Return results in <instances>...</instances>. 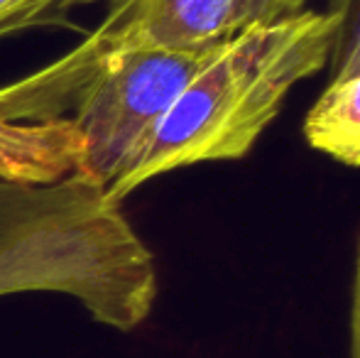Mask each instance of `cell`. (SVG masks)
<instances>
[{
    "instance_id": "cell-5",
    "label": "cell",
    "mask_w": 360,
    "mask_h": 358,
    "mask_svg": "<svg viewBox=\"0 0 360 358\" xmlns=\"http://www.w3.org/2000/svg\"><path fill=\"white\" fill-rule=\"evenodd\" d=\"M105 0H0V39L44 25H67L76 8Z\"/></svg>"
},
{
    "instance_id": "cell-8",
    "label": "cell",
    "mask_w": 360,
    "mask_h": 358,
    "mask_svg": "<svg viewBox=\"0 0 360 358\" xmlns=\"http://www.w3.org/2000/svg\"><path fill=\"white\" fill-rule=\"evenodd\" d=\"M307 0H257V10H260V23H270L277 18H287L299 10H304Z\"/></svg>"
},
{
    "instance_id": "cell-7",
    "label": "cell",
    "mask_w": 360,
    "mask_h": 358,
    "mask_svg": "<svg viewBox=\"0 0 360 358\" xmlns=\"http://www.w3.org/2000/svg\"><path fill=\"white\" fill-rule=\"evenodd\" d=\"M351 358H360V241L353 275V305H351Z\"/></svg>"
},
{
    "instance_id": "cell-6",
    "label": "cell",
    "mask_w": 360,
    "mask_h": 358,
    "mask_svg": "<svg viewBox=\"0 0 360 358\" xmlns=\"http://www.w3.org/2000/svg\"><path fill=\"white\" fill-rule=\"evenodd\" d=\"M326 13L336 23L326 67L331 79H343L360 72V0H328Z\"/></svg>"
},
{
    "instance_id": "cell-1",
    "label": "cell",
    "mask_w": 360,
    "mask_h": 358,
    "mask_svg": "<svg viewBox=\"0 0 360 358\" xmlns=\"http://www.w3.org/2000/svg\"><path fill=\"white\" fill-rule=\"evenodd\" d=\"M333 34L331 15L307 8L248 25L206 59L103 196L118 204L160 174L245 158L277 118L289 91L326 69Z\"/></svg>"
},
{
    "instance_id": "cell-3",
    "label": "cell",
    "mask_w": 360,
    "mask_h": 358,
    "mask_svg": "<svg viewBox=\"0 0 360 358\" xmlns=\"http://www.w3.org/2000/svg\"><path fill=\"white\" fill-rule=\"evenodd\" d=\"M103 23L74 47L103 54L123 47L211 49L260 23L257 0H105Z\"/></svg>"
},
{
    "instance_id": "cell-4",
    "label": "cell",
    "mask_w": 360,
    "mask_h": 358,
    "mask_svg": "<svg viewBox=\"0 0 360 358\" xmlns=\"http://www.w3.org/2000/svg\"><path fill=\"white\" fill-rule=\"evenodd\" d=\"M314 150L348 167H360V72L331 79L304 118Z\"/></svg>"
},
{
    "instance_id": "cell-2",
    "label": "cell",
    "mask_w": 360,
    "mask_h": 358,
    "mask_svg": "<svg viewBox=\"0 0 360 358\" xmlns=\"http://www.w3.org/2000/svg\"><path fill=\"white\" fill-rule=\"evenodd\" d=\"M10 196L0 211V292L18 287H64L76 292L81 263H94L91 231L67 196Z\"/></svg>"
}]
</instances>
